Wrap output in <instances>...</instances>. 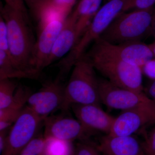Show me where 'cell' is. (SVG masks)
Masks as SVG:
<instances>
[{"label":"cell","mask_w":155,"mask_h":155,"mask_svg":"<svg viewBox=\"0 0 155 155\" xmlns=\"http://www.w3.org/2000/svg\"><path fill=\"white\" fill-rule=\"evenodd\" d=\"M49 1L50 0H38L37 8L36 12L35 14V17L39 19L42 11Z\"/></svg>","instance_id":"4316f807"},{"label":"cell","mask_w":155,"mask_h":155,"mask_svg":"<svg viewBox=\"0 0 155 155\" xmlns=\"http://www.w3.org/2000/svg\"><path fill=\"white\" fill-rule=\"evenodd\" d=\"M155 6V0H126L123 12L131 10H148Z\"/></svg>","instance_id":"603a6c76"},{"label":"cell","mask_w":155,"mask_h":155,"mask_svg":"<svg viewBox=\"0 0 155 155\" xmlns=\"http://www.w3.org/2000/svg\"><path fill=\"white\" fill-rule=\"evenodd\" d=\"M18 86L13 79H0V109H4L10 105Z\"/></svg>","instance_id":"d6986e66"},{"label":"cell","mask_w":155,"mask_h":155,"mask_svg":"<svg viewBox=\"0 0 155 155\" xmlns=\"http://www.w3.org/2000/svg\"><path fill=\"white\" fill-rule=\"evenodd\" d=\"M32 94L28 87L18 85L14 98L8 107L0 109V131L8 130L18 119Z\"/></svg>","instance_id":"2e32d148"},{"label":"cell","mask_w":155,"mask_h":155,"mask_svg":"<svg viewBox=\"0 0 155 155\" xmlns=\"http://www.w3.org/2000/svg\"><path fill=\"white\" fill-rule=\"evenodd\" d=\"M87 54L118 59L140 68L154 58L149 45L140 41L112 44L99 38Z\"/></svg>","instance_id":"8992f818"},{"label":"cell","mask_w":155,"mask_h":155,"mask_svg":"<svg viewBox=\"0 0 155 155\" xmlns=\"http://www.w3.org/2000/svg\"><path fill=\"white\" fill-rule=\"evenodd\" d=\"M149 46L150 48L151 49L152 51L154 57V58H155V41L153 43L150 45Z\"/></svg>","instance_id":"1f68e13d"},{"label":"cell","mask_w":155,"mask_h":155,"mask_svg":"<svg viewBox=\"0 0 155 155\" xmlns=\"http://www.w3.org/2000/svg\"><path fill=\"white\" fill-rule=\"evenodd\" d=\"M97 145L102 155H146L143 142L133 135L105 134Z\"/></svg>","instance_id":"5bb4252c"},{"label":"cell","mask_w":155,"mask_h":155,"mask_svg":"<svg viewBox=\"0 0 155 155\" xmlns=\"http://www.w3.org/2000/svg\"><path fill=\"white\" fill-rule=\"evenodd\" d=\"M44 120L28 106L10 127L1 155H19L38 131Z\"/></svg>","instance_id":"52a82bcc"},{"label":"cell","mask_w":155,"mask_h":155,"mask_svg":"<svg viewBox=\"0 0 155 155\" xmlns=\"http://www.w3.org/2000/svg\"><path fill=\"white\" fill-rule=\"evenodd\" d=\"M85 54L95 69L111 83L122 88L144 92L140 67L106 56Z\"/></svg>","instance_id":"5b68a950"},{"label":"cell","mask_w":155,"mask_h":155,"mask_svg":"<svg viewBox=\"0 0 155 155\" xmlns=\"http://www.w3.org/2000/svg\"><path fill=\"white\" fill-rule=\"evenodd\" d=\"M7 130L0 131V154L2 153L5 144L6 138H7Z\"/></svg>","instance_id":"83f0119b"},{"label":"cell","mask_w":155,"mask_h":155,"mask_svg":"<svg viewBox=\"0 0 155 155\" xmlns=\"http://www.w3.org/2000/svg\"><path fill=\"white\" fill-rule=\"evenodd\" d=\"M39 155H48L45 152V151L43 153H42L41 154Z\"/></svg>","instance_id":"d6a6232c"},{"label":"cell","mask_w":155,"mask_h":155,"mask_svg":"<svg viewBox=\"0 0 155 155\" xmlns=\"http://www.w3.org/2000/svg\"><path fill=\"white\" fill-rule=\"evenodd\" d=\"M152 31L153 34L155 38V6L153 8V17L152 25Z\"/></svg>","instance_id":"4dcf8cb0"},{"label":"cell","mask_w":155,"mask_h":155,"mask_svg":"<svg viewBox=\"0 0 155 155\" xmlns=\"http://www.w3.org/2000/svg\"><path fill=\"white\" fill-rule=\"evenodd\" d=\"M102 2V0H81L72 13L76 18V33L78 41L101 8Z\"/></svg>","instance_id":"e0dca14e"},{"label":"cell","mask_w":155,"mask_h":155,"mask_svg":"<svg viewBox=\"0 0 155 155\" xmlns=\"http://www.w3.org/2000/svg\"><path fill=\"white\" fill-rule=\"evenodd\" d=\"M65 87L57 78L47 82L38 91L32 93L27 106L44 120L57 110H60L64 102Z\"/></svg>","instance_id":"7c38bea8"},{"label":"cell","mask_w":155,"mask_h":155,"mask_svg":"<svg viewBox=\"0 0 155 155\" xmlns=\"http://www.w3.org/2000/svg\"><path fill=\"white\" fill-rule=\"evenodd\" d=\"M96 143L90 139L80 140L75 145L74 155H101Z\"/></svg>","instance_id":"7402d4cb"},{"label":"cell","mask_w":155,"mask_h":155,"mask_svg":"<svg viewBox=\"0 0 155 155\" xmlns=\"http://www.w3.org/2000/svg\"><path fill=\"white\" fill-rule=\"evenodd\" d=\"M44 137L46 139L58 140L70 143L90 139L96 134L87 128L77 119L64 116H49L44 120Z\"/></svg>","instance_id":"8fae6325"},{"label":"cell","mask_w":155,"mask_h":155,"mask_svg":"<svg viewBox=\"0 0 155 155\" xmlns=\"http://www.w3.org/2000/svg\"><path fill=\"white\" fill-rule=\"evenodd\" d=\"M8 31L9 54L15 67L27 79H37L40 74L32 66L35 41L29 26V18L5 5L1 14Z\"/></svg>","instance_id":"6da1fadb"},{"label":"cell","mask_w":155,"mask_h":155,"mask_svg":"<svg viewBox=\"0 0 155 155\" xmlns=\"http://www.w3.org/2000/svg\"><path fill=\"white\" fill-rule=\"evenodd\" d=\"M126 0H108L95 15L77 44L58 64L59 74L66 76L85 54L89 45L99 38L114 19L123 13Z\"/></svg>","instance_id":"3957f363"},{"label":"cell","mask_w":155,"mask_h":155,"mask_svg":"<svg viewBox=\"0 0 155 155\" xmlns=\"http://www.w3.org/2000/svg\"><path fill=\"white\" fill-rule=\"evenodd\" d=\"M76 23V18L71 13L65 20L56 39L48 60V67L67 55L77 43Z\"/></svg>","instance_id":"9a60e30c"},{"label":"cell","mask_w":155,"mask_h":155,"mask_svg":"<svg viewBox=\"0 0 155 155\" xmlns=\"http://www.w3.org/2000/svg\"><path fill=\"white\" fill-rule=\"evenodd\" d=\"M155 125V101L133 109L122 111L115 118L109 134L133 135L144 127Z\"/></svg>","instance_id":"9c48e42d"},{"label":"cell","mask_w":155,"mask_h":155,"mask_svg":"<svg viewBox=\"0 0 155 155\" xmlns=\"http://www.w3.org/2000/svg\"><path fill=\"white\" fill-rule=\"evenodd\" d=\"M153 8L121 13L99 38L115 45L140 41L150 30L152 31Z\"/></svg>","instance_id":"277c9868"},{"label":"cell","mask_w":155,"mask_h":155,"mask_svg":"<svg viewBox=\"0 0 155 155\" xmlns=\"http://www.w3.org/2000/svg\"><path fill=\"white\" fill-rule=\"evenodd\" d=\"M95 70L93 64L85 54L75 63L65 87L61 110L67 112L74 104L101 105L99 78Z\"/></svg>","instance_id":"7a4b0ae2"},{"label":"cell","mask_w":155,"mask_h":155,"mask_svg":"<svg viewBox=\"0 0 155 155\" xmlns=\"http://www.w3.org/2000/svg\"><path fill=\"white\" fill-rule=\"evenodd\" d=\"M70 108L76 119L89 130L95 133L110 134L115 118L106 113L101 105L74 104Z\"/></svg>","instance_id":"4fadbf2b"},{"label":"cell","mask_w":155,"mask_h":155,"mask_svg":"<svg viewBox=\"0 0 155 155\" xmlns=\"http://www.w3.org/2000/svg\"><path fill=\"white\" fill-rule=\"evenodd\" d=\"M146 93L150 98L155 101V80H153L147 89Z\"/></svg>","instance_id":"f546056e"},{"label":"cell","mask_w":155,"mask_h":155,"mask_svg":"<svg viewBox=\"0 0 155 155\" xmlns=\"http://www.w3.org/2000/svg\"><path fill=\"white\" fill-rule=\"evenodd\" d=\"M6 2L5 5L11 7L15 11L28 17V12L26 9V4L24 0H4Z\"/></svg>","instance_id":"d4e9b609"},{"label":"cell","mask_w":155,"mask_h":155,"mask_svg":"<svg viewBox=\"0 0 155 155\" xmlns=\"http://www.w3.org/2000/svg\"><path fill=\"white\" fill-rule=\"evenodd\" d=\"M143 145L146 155H155V125L149 133L145 135Z\"/></svg>","instance_id":"cb8c5ba5"},{"label":"cell","mask_w":155,"mask_h":155,"mask_svg":"<svg viewBox=\"0 0 155 155\" xmlns=\"http://www.w3.org/2000/svg\"><path fill=\"white\" fill-rule=\"evenodd\" d=\"M25 78L16 68L9 53L0 50V79Z\"/></svg>","instance_id":"ac0fdd59"},{"label":"cell","mask_w":155,"mask_h":155,"mask_svg":"<svg viewBox=\"0 0 155 155\" xmlns=\"http://www.w3.org/2000/svg\"><path fill=\"white\" fill-rule=\"evenodd\" d=\"M99 89L101 104L110 109L122 111L137 107L152 100L144 92L119 87L104 78H99Z\"/></svg>","instance_id":"30bf717a"},{"label":"cell","mask_w":155,"mask_h":155,"mask_svg":"<svg viewBox=\"0 0 155 155\" xmlns=\"http://www.w3.org/2000/svg\"><path fill=\"white\" fill-rule=\"evenodd\" d=\"M26 5L30 9L32 13L35 15L37 8L38 0H24Z\"/></svg>","instance_id":"f1b7e54d"},{"label":"cell","mask_w":155,"mask_h":155,"mask_svg":"<svg viewBox=\"0 0 155 155\" xmlns=\"http://www.w3.org/2000/svg\"><path fill=\"white\" fill-rule=\"evenodd\" d=\"M142 69L143 74L153 80H155V58L147 63Z\"/></svg>","instance_id":"484cf974"},{"label":"cell","mask_w":155,"mask_h":155,"mask_svg":"<svg viewBox=\"0 0 155 155\" xmlns=\"http://www.w3.org/2000/svg\"><path fill=\"white\" fill-rule=\"evenodd\" d=\"M76 0H50L42 11L55 12L69 16Z\"/></svg>","instance_id":"ffe728a7"},{"label":"cell","mask_w":155,"mask_h":155,"mask_svg":"<svg viewBox=\"0 0 155 155\" xmlns=\"http://www.w3.org/2000/svg\"><path fill=\"white\" fill-rule=\"evenodd\" d=\"M67 17L63 14H51L43 21L45 24L35 41L32 60V67L40 74L48 67L53 47Z\"/></svg>","instance_id":"ba28073f"},{"label":"cell","mask_w":155,"mask_h":155,"mask_svg":"<svg viewBox=\"0 0 155 155\" xmlns=\"http://www.w3.org/2000/svg\"><path fill=\"white\" fill-rule=\"evenodd\" d=\"M47 140L44 137H35L19 155H39L45 151Z\"/></svg>","instance_id":"44dd1931"}]
</instances>
